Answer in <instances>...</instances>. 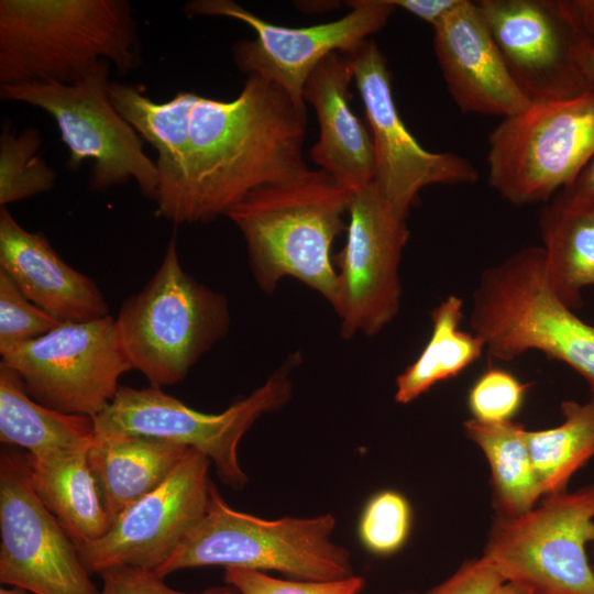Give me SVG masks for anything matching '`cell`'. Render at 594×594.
<instances>
[{
    "mask_svg": "<svg viewBox=\"0 0 594 594\" xmlns=\"http://www.w3.org/2000/svg\"><path fill=\"white\" fill-rule=\"evenodd\" d=\"M109 97L157 152L156 216L207 222L250 193L292 180L302 161L307 114L276 84L249 75L232 100L178 91L155 102L138 86L111 80Z\"/></svg>",
    "mask_w": 594,
    "mask_h": 594,
    "instance_id": "obj_1",
    "label": "cell"
},
{
    "mask_svg": "<svg viewBox=\"0 0 594 594\" xmlns=\"http://www.w3.org/2000/svg\"><path fill=\"white\" fill-rule=\"evenodd\" d=\"M127 0H1L0 82L74 85L102 61L124 74L140 62Z\"/></svg>",
    "mask_w": 594,
    "mask_h": 594,
    "instance_id": "obj_2",
    "label": "cell"
},
{
    "mask_svg": "<svg viewBox=\"0 0 594 594\" xmlns=\"http://www.w3.org/2000/svg\"><path fill=\"white\" fill-rule=\"evenodd\" d=\"M352 193L322 169L250 193L227 217L242 233L260 287L272 292L292 276L321 294L333 308L339 282L330 251L344 228Z\"/></svg>",
    "mask_w": 594,
    "mask_h": 594,
    "instance_id": "obj_3",
    "label": "cell"
},
{
    "mask_svg": "<svg viewBox=\"0 0 594 594\" xmlns=\"http://www.w3.org/2000/svg\"><path fill=\"white\" fill-rule=\"evenodd\" d=\"M470 326L490 356L512 361L540 351L578 372L594 395V327L553 290L541 246L519 250L483 272Z\"/></svg>",
    "mask_w": 594,
    "mask_h": 594,
    "instance_id": "obj_4",
    "label": "cell"
},
{
    "mask_svg": "<svg viewBox=\"0 0 594 594\" xmlns=\"http://www.w3.org/2000/svg\"><path fill=\"white\" fill-rule=\"evenodd\" d=\"M336 518L265 519L229 506L213 485L206 514L157 570L221 565L276 571L298 580L328 581L353 575L350 551L331 540Z\"/></svg>",
    "mask_w": 594,
    "mask_h": 594,
    "instance_id": "obj_5",
    "label": "cell"
},
{
    "mask_svg": "<svg viewBox=\"0 0 594 594\" xmlns=\"http://www.w3.org/2000/svg\"><path fill=\"white\" fill-rule=\"evenodd\" d=\"M116 322L133 370L162 387L182 382L224 337L230 315L223 295L185 272L173 238L155 274L125 298Z\"/></svg>",
    "mask_w": 594,
    "mask_h": 594,
    "instance_id": "obj_6",
    "label": "cell"
},
{
    "mask_svg": "<svg viewBox=\"0 0 594 594\" xmlns=\"http://www.w3.org/2000/svg\"><path fill=\"white\" fill-rule=\"evenodd\" d=\"M594 156V90L531 101L488 136V183L517 205L548 202Z\"/></svg>",
    "mask_w": 594,
    "mask_h": 594,
    "instance_id": "obj_7",
    "label": "cell"
},
{
    "mask_svg": "<svg viewBox=\"0 0 594 594\" xmlns=\"http://www.w3.org/2000/svg\"><path fill=\"white\" fill-rule=\"evenodd\" d=\"M594 484L546 495L530 510L495 516L482 557L530 594H594Z\"/></svg>",
    "mask_w": 594,
    "mask_h": 594,
    "instance_id": "obj_8",
    "label": "cell"
},
{
    "mask_svg": "<svg viewBox=\"0 0 594 594\" xmlns=\"http://www.w3.org/2000/svg\"><path fill=\"white\" fill-rule=\"evenodd\" d=\"M112 65L102 61L74 85L33 81L1 85L2 100L28 103L53 117L69 150L68 166L92 160L89 188L106 191L133 179L144 197L156 200L160 175L143 140L112 105L108 87Z\"/></svg>",
    "mask_w": 594,
    "mask_h": 594,
    "instance_id": "obj_9",
    "label": "cell"
},
{
    "mask_svg": "<svg viewBox=\"0 0 594 594\" xmlns=\"http://www.w3.org/2000/svg\"><path fill=\"white\" fill-rule=\"evenodd\" d=\"M287 366L219 414L193 409L161 387L120 386L111 403L94 417L96 435L146 436L195 449L215 464L224 484L241 491L248 476L238 460L239 442L263 414L290 398Z\"/></svg>",
    "mask_w": 594,
    "mask_h": 594,
    "instance_id": "obj_10",
    "label": "cell"
},
{
    "mask_svg": "<svg viewBox=\"0 0 594 594\" xmlns=\"http://www.w3.org/2000/svg\"><path fill=\"white\" fill-rule=\"evenodd\" d=\"M37 403L65 414L96 417L133 370L110 316L61 323L1 355Z\"/></svg>",
    "mask_w": 594,
    "mask_h": 594,
    "instance_id": "obj_11",
    "label": "cell"
},
{
    "mask_svg": "<svg viewBox=\"0 0 594 594\" xmlns=\"http://www.w3.org/2000/svg\"><path fill=\"white\" fill-rule=\"evenodd\" d=\"M346 3L351 11L341 19L307 28L273 24L231 0H194L185 11L189 16H227L250 25L256 38L234 45L235 65L279 86L307 114L304 88L315 68L331 53H346L382 30L395 9L389 0Z\"/></svg>",
    "mask_w": 594,
    "mask_h": 594,
    "instance_id": "obj_12",
    "label": "cell"
},
{
    "mask_svg": "<svg viewBox=\"0 0 594 594\" xmlns=\"http://www.w3.org/2000/svg\"><path fill=\"white\" fill-rule=\"evenodd\" d=\"M0 582L34 594H97L77 546L36 495L26 457L0 454Z\"/></svg>",
    "mask_w": 594,
    "mask_h": 594,
    "instance_id": "obj_13",
    "label": "cell"
},
{
    "mask_svg": "<svg viewBox=\"0 0 594 594\" xmlns=\"http://www.w3.org/2000/svg\"><path fill=\"white\" fill-rule=\"evenodd\" d=\"M353 70L374 146L373 184L384 200L406 218L426 186L473 184L474 165L454 153H432L410 134L397 111L391 73L377 44L367 38L342 53Z\"/></svg>",
    "mask_w": 594,
    "mask_h": 594,
    "instance_id": "obj_14",
    "label": "cell"
},
{
    "mask_svg": "<svg viewBox=\"0 0 594 594\" xmlns=\"http://www.w3.org/2000/svg\"><path fill=\"white\" fill-rule=\"evenodd\" d=\"M344 248L333 261L339 267L338 302L341 333L373 336L397 315L402 286L399 264L409 231L373 183L352 193Z\"/></svg>",
    "mask_w": 594,
    "mask_h": 594,
    "instance_id": "obj_15",
    "label": "cell"
},
{
    "mask_svg": "<svg viewBox=\"0 0 594 594\" xmlns=\"http://www.w3.org/2000/svg\"><path fill=\"white\" fill-rule=\"evenodd\" d=\"M211 461L190 449L169 476L110 524L98 540L77 547L86 570L118 566L157 571L207 512Z\"/></svg>",
    "mask_w": 594,
    "mask_h": 594,
    "instance_id": "obj_16",
    "label": "cell"
},
{
    "mask_svg": "<svg viewBox=\"0 0 594 594\" xmlns=\"http://www.w3.org/2000/svg\"><path fill=\"white\" fill-rule=\"evenodd\" d=\"M479 13L517 85L531 101L565 99L587 85L583 44L566 0H480Z\"/></svg>",
    "mask_w": 594,
    "mask_h": 594,
    "instance_id": "obj_17",
    "label": "cell"
},
{
    "mask_svg": "<svg viewBox=\"0 0 594 594\" xmlns=\"http://www.w3.org/2000/svg\"><path fill=\"white\" fill-rule=\"evenodd\" d=\"M433 31L446 85L462 112L505 118L531 102L510 75L475 1L462 0Z\"/></svg>",
    "mask_w": 594,
    "mask_h": 594,
    "instance_id": "obj_18",
    "label": "cell"
},
{
    "mask_svg": "<svg viewBox=\"0 0 594 594\" xmlns=\"http://www.w3.org/2000/svg\"><path fill=\"white\" fill-rule=\"evenodd\" d=\"M0 271L61 323L109 315L94 279L69 266L43 233L24 229L6 207L0 209Z\"/></svg>",
    "mask_w": 594,
    "mask_h": 594,
    "instance_id": "obj_19",
    "label": "cell"
},
{
    "mask_svg": "<svg viewBox=\"0 0 594 594\" xmlns=\"http://www.w3.org/2000/svg\"><path fill=\"white\" fill-rule=\"evenodd\" d=\"M352 79L345 55L333 52L309 76L304 100L315 108L319 123L312 161L338 185L355 193L373 182L375 156L371 132L350 108Z\"/></svg>",
    "mask_w": 594,
    "mask_h": 594,
    "instance_id": "obj_20",
    "label": "cell"
},
{
    "mask_svg": "<svg viewBox=\"0 0 594 594\" xmlns=\"http://www.w3.org/2000/svg\"><path fill=\"white\" fill-rule=\"evenodd\" d=\"M191 448L139 435H96L88 460L111 520L160 486Z\"/></svg>",
    "mask_w": 594,
    "mask_h": 594,
    "instance_id": "obj_21",
    "label": "cell"
},
{
    "mask_svg": "<svg viewBox=\"0 0 594 594\" xmlns=\"http://www.w3.org/2000/svg\"><path fill=\"white\" fill-rule=\"evenodd\" d=\"M88 450L42 459L25 455L36 495L77 547L101 538L111 524Z\"/></svg>",
    "mask_w": 594,
    "mask_h": 594,
    "instance_id": "obj_22",
    "label": "cell"
},
{
    "mask_svg": "<svg viewBox=\"0 0 594 594\" xmlns=\"http://www.w3.org/2000/svg\"><path fill=\"white\" fill-rule=\"evenodd\" d=\"M96 438L92 417L65 414L34 400L21 377L0 363V441L42 459L88 450Z\"/></svg>",
    "mask_w": 594,
    "mask_h": 594,
    "instance_id": "obj_23",
    "label": "cell"
},
{
    "mask_svg": "<svg viewBox=\"0 0 594 594\" xmlns=\"http://www.w3.org/2000/svg\"><path fill=\"white\" fill-rule=\"evenodd\" d=\"M540 234L553 290L580 309L583 289L594 286V204L559 191L541 210Z\"/></svg>",
    "mask_w": 594,
    "mask_h": 594,
    "instance_id": "obj_24",
    "label": "cell"
},
{
    "mask_svg": "<svg viewBox=\"0 0 594 594\" xmlns=\"http://www.w3.org/2000/svg\"><path fill=\"white\" fill-rule=\"evenodd\" d=\"M463 430L487 461L495 516L513 517L534 508L543 495L528 447V429L514 420L488 424L471 418Z\"/></svg>",
    "mask_w": 594,
    "mask_h": 594,
    "instance_id": "obj_25",
    "label": "cell"
},
{
    "mask_svg": "<svg viewBox=\"0 0 594 594\" xmlns=\"http://www.w3.org/2000/svg\"><path fill=\"white\" fill-rule=\"evenodd\" d=\"M463 301L450 295L431 312V336L418 358L396 378L395 400L408 404L479 360L484 342L460 329Z\"/></svg>",
    "mask_w": 594,
    "mask_h": 594,
    "instance_id": "obj_26",
    "label": "cell"
},
{
    "mask_svg": "<svg viewBox=\"0 0 594 594\" xmlns=\"http://www.w3.org/2000/svg\"><path fill=\"white\" fill-rule=\"evenodd\" d=\"M560 425L527 430V441L542 495L566 490L573 475L594 457V395L561 403Z\"/></svg>",
    "mask_w": 594,
    "mask_h": 594,
    "instance_id": "obj_27",
    "label": "cell"
},
{
    "mask_svg": "<svg viewBox=\"0 0 594 594\" xmlns=\"http://www.w3.org/2000/svg\"><path fill=\"white\" fill-rule=\"evenodd\" d=\"M42 136L37 129L16 133L7 123L0 135V206L51 190L56 173L37 154Z\"/></svg>",
    "mask_w": 594,
    "mask_h": 594,
    "instance_id": "obj_28",
    "label": "cell"
},
{
    "mask_svg": "<svg viewBox=\"0 0 594 594\" xmlns=\"http://www.w3.org/2000/svg\"><path fill=\"white\" fill-rule=\"evenodd\" d=\"M413 527V509L407 497L394 490L375 493L360 516L358 532L372 554L388 557L406 544Z\"/></svg>",
    "mask_w": 594,
    "mask_h": 594,
    "instance_id": "obj_29",
    "label": "cell"
},
{
    "mask_svg": "<svg viewBox=\"0 0 594 594\" xmlns=\"http://www.w3.org/2000/svg\"><path fill=\"white\" fill-rule=\"evenodd\" d=\"M530 385L507 370L488 367L476 378L468 394L472 419L488 424L513 421L524 405Z\"/></svg>",
    "mask_w": 594,
    "mask_h": 594,
    "instance_id": "obj_30",
    "label": "cell"
},
{
    "mask_svg": "<svg viewBox=\"0 0 594 594\" xmlns=\"http://www.w3.org/2000/svg\"><path fill=\"white\" fill-rule=\"evenodd\" d=\"M61 322L28 299L0 271V353L43 336Z\"/></svg>",
    "mask_w": 594,
    "mask_h": 594,
    "instance_id": "obj_31",
    "label": "cell"
},
{
    "mask_svg": "<svg viewBox=\"0 0 594 594\" xmlns=\"http://www.w3.org/2000/svg\"><path fill=\"white\" fill-rule=\"evenodd\" d=\"M226 584L240 594H362L366 581L359 575L328 581L279 579L266 572L226 568Z\"/></svg>",
    "mask_w": 594,
    "mask_h": 594,
    "instance_id": "obj_32",
    "label": "cell"
},
{
    "mask_svg": "<svg viewBox=\"0 0 594 594\" xmlns=\"http://www.w3.org/2000/svg\"><path fill=\"white\" fill-rule=\"evenodd\" d=\"M102 580L97 594H240L226 584L209 586L199 592H183L169 587L164 578L145 569L118 566L98 574Z\"/></svg>",
    "mask_w": 594,
    "mask_h": 594,
    "instance_id": "obj_33",
    "label": "cell"
},
{
    "mask_svg": "<svg viewBox=\"0 0 594 594\" xmlns=\"http://www.w3.org/2000/svg\"><path fill=\"white\" fill-rule=\"evenodd\" d=\"M504 579L482 556L469 559L446 580L426 592H406L403 594H493Z\"/></svg>",
    "mask_w": 594,
    "mask_h": 594,
    "instance_id": "obj_34",
    "label": "cell"
},
{
    "mask_svg": "<svg viewBox=\"0 0 594 594\" xmlns=\"http://www.w3.org/2000/svg\"><path fill=\"white\" fill-rule=\"evenodd\" d=\"M462 0H389L395 8L429 23L432 28L454 10Z\"/></svg>",
    "mask_w": 594,
    "mask_h": 594,
    "instance_id": "obj_35",
    "label": "cell"
},
{
    "mask_svg": "<svg viewBox=\"0 0 594 594\" xmlns=\"http://www.w3.org/2000/svg\"><path fill=\"white\" fill-rule=\"evenodd\" d=\"M583 44L594 50V0H566Z\"/></svg>",
    "mask_w": 594,
    "mask_h": 594,
    "instance_id": "obj_36",
    "label": "cell"
},
{
    "mask_svg": "<svg viewBox=\"0 0 594 594\" xmlns=\"http://www.w3.org/2000/svg\"><path fill=\"white\" fill-rule=\"evenodd\" d=\"M561 193L570 198L594 204V156L573 183L562 189Z\"/></svg>",
    "mask_w": 594,
    "mask_h": 594,
    "instance_id": "obj_37",
    "label": "cell"
},
{
    "mask_svg": "<svg viewBox=\"0 0 594 594\" xmlns=\"http://www.w3.org/2000/svg\"><path fill=\"white\" fill-rule=\"evenodd\" d=\"M576 59L587 88L594 90V50L582 44L578 51Z\"/></svg>",
    "mask_w": 594,
    "mask_h": 594,
    "instance_id": "obj_38",
    "label": "cell"
},
{
    "mask_svg": "<svg viewBox=\"0 0 594 594\" xmlns=\"http://www.w3.org/2000/svg\"><path fill=\"white\" fill-rule=\"evenodd\" d=\"M493 594H530V593L519 585L505 582Z\"/></svg>",
    "mask_w": 594,
    "mask_h": 594,
    "instance_id": "obj_39",
    "label": "cell"
},
{
    "mask_svg": "<svg viewBox=\"0 0 594 594\" xmlns=\"http://www.w3.org/2000/svg\"><path fill=\"white\" fill-rule=\"evenodd\" d=\"M0 594H29V592L20 587L9 586V587H1Z\"/></svg>",
    "mask_w": 594,
    "mask_h": 594,
    "instance_id": "obj_40",
    "label": "cell"
},
{
    "mask_svg": "<svg viewBox=\"0 0 594 594\" xmlns=\"http://www.w3.org/2000/svg\"><path fill=\"white\" fill-rule=\"evenodd\" d=\"M591 563H592V569H593V572H594V547H593V561Z\"/></svg>",
    "mask_w": 594,
    "mask_h": 594,
    "instance_id": "obj_41",
    "label": "cell"
}]
</instances>
